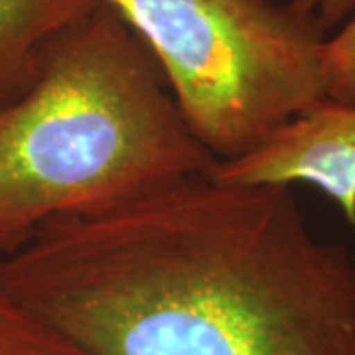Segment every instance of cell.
I'll list each match as a JSON object with an SVG mask.
<instances>
[{
  "mask_svg": "<svg viewBox=\"0 0 355 355\" xmlns=\"http://www.w3.org/2000/svg\"><path fill=\"white\" fill-rule=\"evenodd\" d=\"M288 6L328 32L354 14L355 0H291Z\"/></svg>",
  "mask_w": 355,
  "mask_h": 355,
  "instance_id": "8",
  "label": "cell"
},
{
  "mask_svg": "<svg viewBox=\"0 0 355 355\" xmlns=\"http://www.w3.org/2000/svg\"><path fill=\"white\" fill-rule=\"evenodd\" d=\"M191 135L216 162L253 153L328 97V32L270 0H127Z\"/></svg>",
  "mask_w": 355,
  "mask_h": 355,
  "instance_id": "3",
  "label": "cell"
},
{
  "mask_svg": "<svg viewBox=\"0 0 355 355\" xmlns=\"http://www.w3.org/2000/svg\"><path fill=\"white\" fill-rule=\"evenodd\" d=\"M101 0H0V103L18 97L34 81L40 53L65 26Z\"/></svg>",
  "mask_w": 355,
  "mask_h": 355,
  "instance_id": "5",
  "label": "cell"
},
{
  "mask_svg": "<svg viewBox=\"0 0 355 355\" xmlns=\"http://www.w3.org/2000/svg\"><path fill=\"white\" fill-rule=\"evenodd\" d=\"M0 355H91L0 291Z\"/></svg>",
  "mask_w": 355,
  "mask_h": 355,
  "instance_id": "6",
  "label": "cell"
},
{
  "mask_svg": "<svg viewBox=\"0 0 355 355\" xmlns=\"http://www.w3.org/2000/svg\"><path fill=\"white\" fill-rule=\"evenodd\" d=\"M103 2H107V4L114 6L119 12H123V8H125V4H127V0H103Z\"/></svg>",
  "mask_w": 355,
  "mask_h": 355,
  "instance_id": "9",
  "label": "cell"
},
{
  "mask_svg": "<svg viewBox=\"0 0 355 355\" xmlns=\"http://www.w3.org/2000/svg\"><path fill=\"white\" fill-rule=\"evenodd\" d=\"M0 291L91 355H355V251L211 170L44 223Z\"/></svg>",
  "mask_w": 355,
  "mask_h": 355,
  "instance_id": "1",
  "label": "cell"
},
{
  "mask_svg": "<svg viewBox=\"0 0 355 355\" xmlns=\"http://www.w3.org/2000/svg\"><path fill=\"white\" fill-rule=\"evenodd\" d=\"M214 164L144 40L101 0L44 46L28 89L0 103V257L51 219L113 207Z\"/></svg>",
  "mask_w": 355,
  "mask_h": 355,
  "instance_id": "2",
  "label": "cell"
},
{
  "mask_svg": "<svg viewBox=\"0 0 355 355\" xmlns=\"http://www.w3.org/2000/svg\"><path fill=\"white\" fill-rule=\"evenodd\" d=\"M211 174L239 184H308L340 207L355 233V105L326 97Z\"/></svg>",
  "mask_w": 355,
  "mask_h": 355,
  "instance_id": "4",
  "label": "cell"
},
{
  "mask_svg": "<svg viewBox=\"0 0 355 355\" xmlns=\"http://www.w3.org/2000/svg\"><path fill=\"white\" fill-rule=\"evenodd\" d=\"M328 97L355 105V10L343 26L326 40Z\"/></svg>",
  "mask_w": 355,
  "mask_h": 355,
  "instance_id": "7",
  "label": "cell"
}]
</instances>
